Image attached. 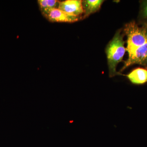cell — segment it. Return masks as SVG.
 I'll use <instances>...</instances> for the list:
<instances>
[{"label": "cell", "mask_w": 147, "mask_h": 147, "mask_svg": "<svg viewBox=\"0 0 147 147\" xmlns=\"http://www.w3.org/2000/svg\"><path fill=\"white\" fill-rule=\"evenodd\" d=\"M124 32L127 36L125 48L128 57L120 71L134 64L147 69V26H139L135 21H131L125 25Z\"/></svg>", "instance_id": "6da1fadb"}, {"label": "cell", "mask_w": 147, "mask_h": 147, "mask_svg": "<svg viewBox=\"0 0 147 147\" xmlns=\"http://www.w3.org/2000/svg\"><path fill=\"white\" fill-rule=\"evenodd\" d=\"M123 37L120 30L117 31L105 49L110 77L116 75H122L121 74L116 71V67L118 64L122 61L126 51L124 47Z\"/></svg>", "instance_id": "7a4b0ae2"}, {"label": "cell", "mask_w": 147, "mask_h": 147, "mask_svg": "<svg viewBox=\"0 0 147 147\" xmlns=\"http://www.w3.org/2000/svg\"><path fill=\"white\" fill-rule=\"evenodd\" d=\"M42 13L49 21L53 22L71 23L79 21L83 18L81 16L70 15L58 8L51 9Z\"/></svg>", "instance_id": "3957f363"}, {"label": "cell", "mask_w": 147, "mask_h": 147, "mask_svg": "<svg viewBox=\"0 0 147 147\" xmlns=\"http://www.w3.org/2000/svg\"><path fill=\"white\" fill-rule=\"evenodd\" d=\"M58 8L73 16H81L84 14L81 0H67L63 1H59Z\"/></svg>", "instance_id": "277c9868"}, {"label": "cell", "mask_w": 147, "mask_h": 147, "mask_svg": "<svg viewBox=\"0 0 147 147\" xmlns=\"http://www.w3.org/2000/svg\"><path fill=\"white\" fill-rule=\"evenodd\" d=\"M127 78L134 85H143L147 83V69L145 68L138 67L132 70L126 75Z\"/></svg>", "instance_id": "5b68a950"}, {"label": "cell", "mask_w": 147, "mask_h": 147, "mask_svg": "<svg viewBox=\"0 0 147 147\" xmlns=\"http://www.w3.org/2000/svg\"><path fill=\"white\" fill-rule=\"evenodd\" d=\"M104 1L102 0H84L82 1L84 10L83 18H86L100 9Z\"/></svg>", "instance_id": "8992f818"}, {"label": "cell", "mask_w": 147, "mask_h": 147, "mask_svg": "<svg viewBox=\"0 0 147 147\" xmlns=\"http://www.w3.org/2000/svg\"><path fill=\"white\" fill-rule=\"evenodd\" d=\"M140 16L143 19L145 20V22H147V0L142 1L141 2Z\"/></svg>", "instance_id": "52a82bcc"}, {"label": "cell", "mask_w": 147, "mask_h": 147, "mask_svg": "<svg viewBox=\"0 0 147 147\" xmlns=\"http://www.w3.org/2000/svg\"><path fill=\"white\" fill-rule=\"evenodd\" d=\"M143 25H144V26H147V22L144 23V24H143Z\"/></svg>", "instance_id": "ba28073f"}]
</instances>
